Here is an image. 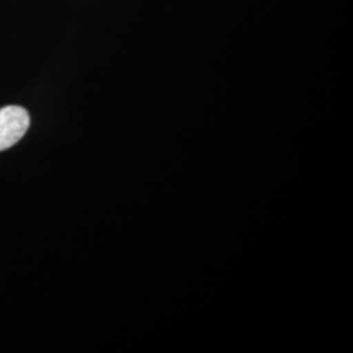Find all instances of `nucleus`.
<instances>
[{
	"label": "nucleus",
	"instance_id": "obj_1",
	"mask_svg": "<svg viewBox=\"0 0 353 353\" xmlns=\"http://www.w3.org/2000/svg\"><path fill=\"white\" fill-rule=\"evenodd\" d=\"M30 117L21 106H6L0 109V151L13 147L26 135Z\"/></svg>",
	"mask_w": 353,
	"mask_h": 353
}]
</instances>
